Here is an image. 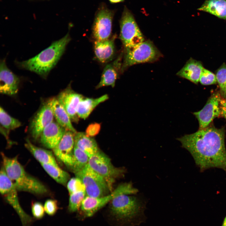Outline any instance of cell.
<instances>
[{
	"label": "cell",
	"mask_w": 226,
	"mask_h": 226,
	"mask_svg": "<svg viewBox=\"0 0 226 226\" xmlns=\"http://www.w3.org/2000/svg\"><path fill=\"white\" fill-rule=\"evenodd\" d=\"M88 164L105 179L111 191L116 179L123 175L125 171L123 168L115 167L110 159L100 151L89 157Z\"/></svg>",
	"instance_id": "cell-10"
},
{
	"label": "cell",
	"mask_w": 226,
	"mask_h": 226,
	"mask_svg": "<svg viewBox=\"0 0 226 226\" xmlns=\"http://www.w3.org/2000/svg\"><path fill=\"white\" fill-rule=\"evenodd\" d=\"M31 210L33 218L36 220L43 218L45 215L44 205L39 202H32L31 205Z\"/></svg>",
	"instance_id": "cell-32"
},
{
	"label": "cell",
	"mask_w": 226,
	"mask_h": 226,
	"mask_svg": "<svg viewBox=\"0 0 226 226\" xmlns=\"http://www.w3.org/2000/svg\"><path fill=\"white\" fill-rule=\"evenodd\" d=\"M162 55L150 40H145L135 47L125 49L121 73L135 64L155 62L161 58Z\"/></svg>",
	"instance_id": "cell-5"
},
{
	"label": "cell",
	"mask_w": 226,
	"mask_h": 226,
	"mask_svg": "<svg viewBox=\"0 0 226 226\" xmlns=\"http://www.w3.org/2000/svg\"><path fill=\"white\" fill-rule=\"evenodd\" d=\"M115 11L108 8L105 3L97 10L93 23L92 33L95 40L101 41L110 38Z\"/></svg>",
	"instance_id": "cell-11"
},
{
	"label": "cell",
	"mask_w": 226,
	"mask_h": 226,
	"mask_svg": "<svg viewBox=\"0 0 226 226\" xmlns=\"http://www.w3.org/2000/svg\"><path fill=\"white\" fill-rule=\"evenodd\" d=\"M53 110L54 117L56 122L66 130L70 131L74 133L77 132L73 126L71 119L67 112L58 101L53 97Z\"/></svg>",
	"instance_id": "cell-24"
},
{
	"label": "cell",
	"mask_w": 226,
	"mask_h": 226,
	"mask_svg": "<svg viewBox=\"0 0 226 226\" xmlns=\"http://www.w3.org/2000/svg\"><path fill=\"white\" fill-rule=\"evenodd\" d=\"M223 94L224 96L226 97V89L223 92Z\"/></svg>",
	"instance_id": "cell-39"
},
{
	"label": "cell",
	"mask_w": 226,
	"mask_h": 226,
	"mask_svg": "<svg viewBox=\"0 0 226 226\" xmlns=\"http://www.w3.org/2000/svg\"><path fill=\"white\" fill-rule=\"evenodd\" d=\"M199 81L203 85L213 84L217 82L216 76L209 71L204 68L201 73Z\"/></svg>",
	"instance_id": "cell-31"
},
{
	"label": "cell",
	"mask_w": 226,
	"mask_h": 226,
	"mask_svg": "<svg viewBox=\"0 0 226 226\" xmlns=\"http://www.w3.org/2000/svg\"><path fill=\"white\" fill-rule=\"evenodd\" d=\"M67 185L69 194L80 191L85 192L84 184L79 178L76 176L70 179Z\"/></svg>",
	"instance_id": "cell-30"
},
{
	"label": "cell",
	"mask_w": 226,
	"mask_h": 226,
	"mask_svg": "<svg viewBox=\"0 0 226 226\" xmlns=\"http://www.w3.org/2000/svg\"><path fill=\"white\" fill-rule=\"evenodd\" d=\"M111 3L115 4L123 2L125 0H108Z\"/></svg>",
	"instance_id": "cell-37"
},
{
	"label": "cell",
	"mask_w": 226,
	"mask_h": 226,
	"mask_svg": "<svg viewBox=\"0 0 226 226\" xmlns=\"http://www.w3.org/2000/svg\"><path fill=\"white\" fill-rule=\"evenodd\" d=\"M89 158L85 152L74 146L73 163L70 169L75 174L76 173L88 164Z\"/></svg>",
	"instance_id": "cell-27"
},
{
	"label": "cell",
	"mask_w": 226,
	"mask_h": 226,
	"mask_svg": "<svg viewBox=\"0 0 226 226\" xmlns=\"http://www.w3.org/2000/svg\"><path fill=\"white\" fill-rule=\"evenodd\" d=\"M122 56L120 55L113 62L107 64L104 67L100 79L95 88L111 86L114 87L119 74L121 73Z\"/></svg>",
	"instance_id": "cell-18"
},
{
	"label": "cell",
	"mask_w": 226,
	"mask_h": 226,
	"mask_svg": "<svg viewBox=\"0 0 226 226\" xmlns=\"http://www.w3.org/2000/svg\"><path fill=\"white\" fill-rule=\"evenodd\" d=\"M25 146L40 164H50L58 165L55 158L51 151L35 146L28 138L26 139Z\"/></svg>",
	"instance_id": "cell-23"
},
{
	"label": "cell",
	"mask_w": 226,
	"mask_h": 226,
	"mask_svg": "<svg viewBox=\"0 0 226 226\" xmlns=\"http://www.w3.org/2000/svg\"><path fill=\"white\" fill-rule=\"evenodd\" d=\"M203 67L199 61L190 59L177 73L178 76L197 84Z\"/></svg>",
	"instance_id": "cell-20"
},
{
	"label": "cell",
	"mask_w": 226,
	"mask_h": 226,
	"mask_svg": "<svg viewBox=\"0 0 226 226\" xmlns=\"http://www.w3.org/2000/svg\"><path fill=\"white\" fill-rule=\"evenodd\" d=\"M75 134L70 131L66 130L59 143L52 149L55 156L69 168L73 161Z\"/></svg>",
	"instance_id": "cell-14"
},
{
	"label": "cell",
	"mask_w": 226,
	"mask_h": 226,
	"mask_svg": "<svg viewBox=\"0 0 226 226\" xmlns=\"http://www.w3.org/2000/svg\"><path fill=\"white\" fill-rule=\"evenodd\" d=\"M221 115L226 120V99H221L220 101Z\"/></svg>",
	"instance_id": "cell-36"
},
{
	"label": "cell",
	"mask_w": 226,
	"mask_h": 226,
	"mask_svg": "<svg viewBox=\"0 0 226 226\" xmlns=\"http://www.w3.org/2000/svg\"><path fill=\"white\" fill-rule=\"evenodd\" d=\"M136 195L122 194L110 202L112 215L128 226H139L147 219L145 213L146 202Z\"/></svg>",
	"instance_id": "cell-2"
},
{
	"label": "cell",
	"mask_w": 226,
	"mask_h": 226,
	"mask_svg": "<svg viewBox=\"0 0 226 226\" xmlns=\"http://www.w3.org/2000/svg\"><path fill=\"white\" fill-rule=\"evenodd\" d=\"M120 26L119 38L125 49L135 47L145 40L134 16L126 6L120 20Z\"/></svg>",
	"instance_id": "cell-8"
},
{
	"label": "cell",
	"mask_w": 226,
	"mask_h": 226,
	"mask_svg": "<svg viewBox=\"0 0 226 226\" xmlns=\"http://www.w3.org/2000/svg\"><path fill=\"white\" fill-rule=\"evenodd\" d=\"M216 77L221 90L226 89V65L223 63L217 70Z\"/></svg>",
	"instance_id": "cell-33"
},
{
	"label": "cell",
	"mask_w": 226,
	"mask_h": 226,
	"mask_svg": "<svg viewBox=\"0 0 226 226\" xmlns=\"http://www.w3.org/2000/svg\"><path fill=\"white\" fill-rule=\"evenodd\" d=\"M115 37L101 41L95 40L94 45V52L96 58L101 63H106L114 57L116 49Z\"/></svg>",
	"instance_id": "cell-19"
},
{
	"label": "cell",
	"mask_w": 226,
	"mask_h": 226,
	"mask_svg": "<svg viewBox=\"0 0 226 226\" xmlns=\"http://www.w3.org/2000/svg\"><path fill=\"white\" fill-rule=\"evenodd\" d=\"M74 141V146L85 152L89 157L99 151L95 139L85 133L77 132L75 134Z\"/></svg>",
	"instance_id": "cell-22"
},
{
	"label": "cell",
	"mask_w": 226,
	"mask_h": 226,
	"mask_svg": "<svg viewBox=\"0 0 226 226\" xmlns=\"http://www.w3.org/2000/svg\"><path fill=\"white\" fill-rule=\"evenodd\" d=\"M71 40L69 33L61 39L53 42L48 47L35 56L27 60L17 62L18 66L34 72L46 78L56 65Z\"/></svg>",
	"instance_id": "cell-3"
},
{
	"label": "cell",
	"mask_w": 226,
	"mask_h": 226,
	"mask_svg": "<svg viewBox=\"0 0 226 226\" xmlns=\"http://www.w3.org/2000/svg\"><path fill=\"white\" fill-rule=\"evenodd\" d=\"M138 191L131 182L120 184L110 194L100 197L86 196L80 207L82 213L85 217H90L114 198L122 194H136Z\"/></svg>",
	"instance_id": "cell-6"
},
{
	"label": "cell",
	"mask_w": 226,
	"mask_h": 226,
	"mask_svg": "<svg viewBox=\"0 0 226 226\" xmlns=\"http://www.w3.org/2000/svg\"><path fill=\"white\" fill-rule=\"evenodd\" d=\"M221 99L219 94H213L201 110L193 113L198 121L200 129L207 127L215 118L221 115Z\"/></svg>",
	"instance_id": "cell-13"
},
{
	"label": "cell",
	"mask_w": 226,
	"mask_h": 226,
	"mask_svg": "<svg viewBox=\"0 0 226 226\" xmlns=\"http://www.w3.org/2000/svg\"><path fill=\"white\" fill-rule=\"evenodd\" d=\"M44 206L46 213L51 216H54L59 209L57 201L53 199H50L46 200Z\"/></svg>",
	"instance_id": "cell-34"
},
{
	"label": "cell",
	"mask_w": 226,
	"mask_h": 226,
	"mask_svg": "<svg viewBox=\"0 0 226 226\" xmlns=\"http://www.w3.org/2000/svg\"><path fill=\"white\" fill-rule=\"evenodd\" d=\"M53 101L52 98L46 102L36 114L31 122L30 132L35 140L39 138L44 129L53 121Z\"/></svg>",
	"instance_id": "cell-12"
},
{
	"label": "cell",
	"mask_w": 226,
	"mask_h": 226,
	"mask_svg": "<svg viewBox=\"0 0 226 226\" xmlns=\"http://www.w3.org/2000/svg\"><path fill=\"white\" fill-rule=\"evenodd\" d=\"M0 81L1 93L12 96L18 93L20 79L8 68L5 59L0 61Z\"/></svg>",
	"instance_id": "cell-15"
},
{
	"label": "cell",
	"mask_w": 226,
	"mask_h": 226,
	"mask_svg": "<svg viewBox=\"0 0 226 226\" xmlns=\"http://www.w3.org/2000/svg\"><path fill=\"white\" fill-rule=\"evenodd\" d=\"M70 195L68 211L69 213L77 211L80 208L82 202L86 196L85 191H80Z\"/></svg>",
	"instance_id": "cell-29"
},
{
	"label": "cell",
	"mask_w": 226,
	"mask_h": 226,
	"mask_svg": "<svg viewBox=\"0 0 226 226\" xmlns=\"http://www.w3.org/2000/svg\"><path fill=\"white\" fill-rule=\"evenodd\" d=\"M3 167L18 191L43 195L48 192L40 181L28 174L18 160L17 156L10 158L1 153Z\"/></svg>",
	"instance_id": "cell-4"
},
{
	"label": "cell",
	"mask_w": 226,
	"mask_h": 226,
	"mask_svg": "<svg viewBox=\"0 0 226 226\" xmlns=\"http://www.w3.org/2000/svg\"><path fill=\"white\" fill-rule=\"evenodd\" d=\"M223 128L207 126L177 139L193 157L201 171L212 168L226 172V149Z\"/></svg>",
	"instance_id": "cell-1"
},
{
	"label": "cell",
	"mask_w": 226,
	"mask_h": 226,
	"mask_svg": "<svg viewBox=\"0 0 226 226\" xmlns=\"http://www.w3.org/2000/svg\"><path fill=\"white\" fill-rule=\"evenodd\" d=\"M108 98V95L107 94L95 98L83 97L77 107V112L78 116L79 118L85 119L97 106Z\"/></svg>",
	"instance_id": "cell-21"
},
{
	"label": "cell",
	"mask_w": 226,
	"mask_h": 226,
	"mask_svg": "<svg viewBox=\"0 0 226 226\" xmlns=\"http://www.w3.org/2000/svg\"><path fill=\"white\" fill-rule=\"evenodd\" d=\"M101 126L97 123H92L89 124L87 128L85 133L88 136L92 137L99 133L100 130Z\"/></svg>",
	"instance_id": "cell-35"
},
{
	"label": "cell",
	"mask_w": 226,
	"mask_h": 226,
	"mask_svg": "<svg viewBox=\"0 0 226 226\" xmlns=\"http://www.w3.org/2000/svg\"><path fill=\"white\" fill-rule=\"evenodd\" d=\"M15 187L7 175L3 167L0 173V192L5 201L9 204L19 216L22 226H30L35 219L26 213L19 202Z\"/></svg>",
	"instance_id": "cell-7"
},
{
	"label": "cell",
	"mask_w": 226,
	"mask_h": 226,
	"mask_svg": "<svg viewBox=\"0 0 226 226\" xmlns=\"http://www.w3.org/2000/svg\"><path fill=\"white\" fill-rule=\"evenodd\" d=\"M84 96L68 87L62 91L57 98L63 106L72 121L77 123L78 117L77 114L78 105Z\"/></svg>",
	"instance_id": "cell-16"
},
{
	"label": "cell",
	"mask_w": 226,
	"mask_h": 226,
	"mask_svg": "<svg viewBox=\"0 0 226 226\" xmlns=\"http://www.w3.org/2000/svg\"><path fill=\"white\" fill-rule=\"evenodd\" d=\"M45 171L58 183L65 185L69 180V174L58 165L50 164H41Z\"/></svg>",
	"instance_id": "cell-26"
},
{
	"label": "cell",
	"mask_w": 226,
	"mask_h": 226,
	"mask_svg": "<svg viewBox=\"0 0 226 226\" xmlns=\"http://www.w3.org/2000/svg\"><path fill=\"white\" fill-rule=\"evenodd\" d=\"M222 226H226V216L223 220Z\"/></svg>",
	"instance_id": "cell-38"
},
{
	"label": "cell",
	"mask_w": 226,
	"mask_h": 226,
	"mask_svg": "<svg viewBox=\"0 0 226 226\" xmlns=\"http://www.w3.org/2000/svg\"><path fill=\"white\" fill-rule=\"evenodd\" d=\"M66 130L53 121L41 133L39 137L40 142L45 147L52 149L59 143Z\"/></svg>",
	"instance_id": "cell-17"
},
{
	"label": "cell",
	"mask_w": 226,
	"mask_h": 226,
	"mask_svg": "<svg viewBox=\"0 0 226 226\" xmlns=\"http://www.w3.org/2000/svg\"><path fill=\"white\" fill-rule=\"evenodd\" d=\"M75 175L84 184L86 196L100 197L108 194L111 191L105 179L88 164L82 170L75 174Z\"/></svg>",
	"instance_id": "cell-9"
},
{
	"label": "cell",
	"mask_w": 226,
	"mask_h": 226,
	"mask_svg": "<svg viewBox=\"0 0 226 226\" xmlns=\"http://www.w3.org/2000/svg\"><path fill=\"white\" fill-rule=\"evenodd\" d=\"M0 122L1 126L8 133L10 131L18 128L21 125L18 120L9 115L1 107L0 108Z\"/></svg>",
	"instance_id": "cell-28"
},
{
	"label": "cell",
	"mask_w": 226,
	"mask_h": 226,
	"mask_svg": "<svg viewBox=\"0 0 226 226\" xmlns=\"http://www.w3.org/2000/svg\"><path fill=\"white\" fill-rule=\"evenodd\" d=\"M198 9L226 19V0H206Z\"/></svg>",
	"instance_id": "cell-25"
}]
</instances>
